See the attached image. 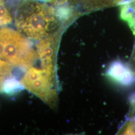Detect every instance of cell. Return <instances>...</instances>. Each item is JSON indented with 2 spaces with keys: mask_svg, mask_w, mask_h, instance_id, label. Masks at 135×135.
Masks as SVG:
<instances>
[{
  "mask_svg": "<svg viewBox=\"0 0 135 135\" xmlns=\"http://www.w3.org/2000/svg\"><path fill=\"white\" fill-rule=\"evenodd\" d=\"M57 23L53 7L35 1L23 4L16 17V24L20 31L36 40L49 36Z\"/></svg>",
  "mask_w": 135,
  "mask_h": 135,
  "instance_id": "obj_1",
  "label": "cell"
},
{
  "mask_svg": "<svg viewBox=\"0 0 135 135\" xmlns=\"http://www.w3.org/2000/svg\"><path fill=\"white\" fill-rule=\"evenodd\" d=\"M3 30L4 35L3 59L16 66L30 67L37 57L30 42L12 29Z\"/></svg>",
  "mask_w": 135,
  "mask_h": 135,
  "instance_id": "obj_2",
  "label": "cell"
},
{
  "mask_svg": "<svg viewBox=\"0 0 135 135\" xmlns=\"http://www.w3.org/2000/svg\"><path fill=\"white\" fill-rule=\"evenodd\" d=\"M54 72L31 67L21 83L24 88L38 97L43 101L50 103L56 97L54 85Z\"/></svg>",
  "mask_w": 135,
  "mask_h": 135,
  "instance_id": "obj_3",
  "label": "cell"
},
{
  "mask_svg": "<svg viewBox=\"0 0 135 135\" xmlns=\"http://www.w3.org/2000/svg\"><path fill=\"white\" fill-rule=\"evenodd\" d=\"M105 76L110 81L123 87L135 85V70L130 64L120 60L112 62L107 68Z\"/></svg>",
  "mask_w": 135,
  "mask_h": 135,
  "instance_id": "obj_4",
  "label": "cell"
},
{
  "mask_svg": "<svg viewBox=\"0 0 135 135\" xmlns=\"http://www.w3.org/2000/svg\"><path fill=\"white\" fill-rule=\"evenodd\" d=\"M56 42L57 36L53 34L41 40L37 45V51L42 68L53 72Z\"/></svg>",
  "mask_w": 135,
  "mask_h": 135,
  "instance_id": "obj_5",
  "label": "cell"
},
{
  "mask_svg": "<svg viewBox=\"0 0 135 135\" xmlns=\"http://www.w3.org/2000/svg\"><path fill=\"white\" fill-rule=\"evenodd\" d=\"M24 88L21 82H20L14 78L9 77L3 81L0 90L3 93L11 95L20 92Z\"/></svg>",
  "mask_w": 135,
  "mask_h": 135,
  "instance_id": "obj_6",
  "label": "cell"
},
{
  "mask_svg": "<svg viewBox=\"0 0 135 135\" xmlns=\"http://www.w3.org/2000/svg\"><path fill=\"white\" fill-rule=\"evenodd\" d=\"M120 17L126 22L135 14V0H127L122 2L120 6Z\"/></svg>",
  "mask_w": 135,
  "mask_h": 135,
  "instance_id": "obj_7",
  "label": "cell"
},
{
  "mask_svg": "<svg viewBox=\"0 0 135 135\" xmlns=\"http://www.w3.org/2000/svg\"><path fill=\"white\" fill-rule=\"evenodd\" d=\"M54 15L56 18L60 21H66L73 15L74 10L72 7L64 4L53 7Z\"/></svg>",
  "mask_w": 135,
  "mask_h": 135,
  "instance_id": "obj_8",
  "label": "cell"
},
{
  "mask_svg": "<svg viewBox=\"0 0 135 135\" xmlns=\"http://www.w3.org/2000/svg\"><path fill=\"white\" fill-rule=\"evenodd\" d=\"M12 18L9 11L5 7L3 0H0V26L10 24Z\"/></svg>",
  "mask_w": 135,
  "mask_h": 135,
  "instance_id": "obj_9",
  "label": "cell"
},
{
  "mask_svg": "<svg viewBox=\"0 0 135 135\" xmlns=\"http://www.w3.org/2000/svg\"><path fill=\"white\" fill-rule=\"evenodd\" d=\"M12 67L9 62L0 59V75L6 77L10 75Z\"/></svg>",
  "mask_w": 135,
  "mask_h": 135,
  "instance_id": "obj_10",
  "label": "cell"
},
{
  "mask_svg": "<svg viewBox=\"0 0 135 135\" xmlns=\"http://www.w3.org/2000/svg\"><path fill=\"white\" fill-rule=\"evenodd\" d=\"M4 48V35L3 28L0 29V59H3Z\"/></svg>",
  "mask_w": 135,
  "mask_h": 135,
  "instance_id": "obj_11",
  "label": "cell"
},
{
  "mask_svg": "<svg viewBox=\"0 0 135 135\" xmlns=\"http://www.w3.org/2000/svg\"><path fill=\"white\" fill-rule=\"evenodd\" d=\"M68 1V0H46V2L50 3L55 6L65 4Z\"/></svg>",
  "mask_w": 135,
  "mask_h": 135,
  "instance_id": "obj_12",
  "label": "cell"
},
{
  "mask_svg": "<svg viewBox=\"0 0 135 135\" xmlns=\"http://www.w3.org/2000/svg\"><path fill=\"white\" fill-rule=\"evenodd\" d=\"M128 120L130 121L131 122L135 130V107L131 108L130 117L129 118Z\"/></svg>",
  "mask_w": 135,
  "mask_h": 135,
  "instance_id": "obj_13",
  "label": "cell"
},
{
  "mask_svg": "<svg viewBox=\"0 0 135 135\" xmlns=\"http://www.w3.org/2000/svg\"><path fill=\"white\" fill-rule=\"evenodd\" d=\"M129 101L130 102L131 108L135 107V92L131 94L129 97Z\"/></svg>",
  "mask_w": 135,
  "mask_h": 135,
  "instance_id": "obj_14",
  "label": "cell"
},
{
  "mask_svg": "<svg viewBox=\"0 0 135 135\" xmlns=\"http://www.w3.org/2000/svg\"><path fill=\"white\" fill-rule=\"evenodd\" d=\"M129 64L132 66V67L135 70V45L133 53H132V56H131V57L130 61Z\"/></svg>",
  "mask_w": 135,
  "mask_h": 135,
  "instance_id": "obj_15",
  "label": "cell"
},
{
  "mask_svg": "<svg viewBox=\"0 0 135 135\" xmlns=\"http://www.w3.org/2000/svg\"><path fill=\"white\" fill-rule=\"evenodd\" d=\"M5 77H4V76L0 75V88H1V85L2 84V83H3V81L5 79Z\"/></svg>",
  "mask_w": 135,
  "mask_h": 135,
  "instance_id": "obj_16",
  "label": "cell"
}]
</instances>
